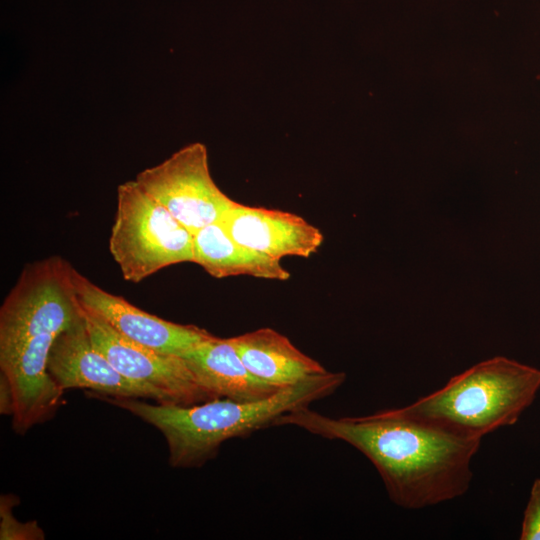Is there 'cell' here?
Returning <instances> with one entry per match:
<instances>
[{
	"instance_id": "obj_12",
	"label": "cell",
	"mask_w": 540,
	"mask_h": 540,
	"mask_svg": "<svg viewBox=\"0 0 540 540\" xmlns=\"http://www.w3.org/2000/svg\"><path fill=\"white\" fill-rule=\"evenodd\" d=\"M231 339L247 369L272 385L288 387L328 372L272 328H259Z\"/></svg>"
},
{
	"instance_id": "obj_1",
	"label": "cell",
	"mask_w": 540,
	"mask_h": 540,
	"mask_svg": "<svg viewBox=\"0 0 540 540\" xmlns=\"http://www.w3.org/2000/svg\"><path fill=\"white\" fill-rule=\"evenodd\" d=\"M292 425L360 451L378 471L390 500L421 509L464 495L481 439L447 433L386 409L366 416L329 417L307 408L281 416Z\"/></svg>"
},
{
	"instance_id": "obj_4",
	"label": "cell",
	"mask_w": 540,
	"mask_h": 540,
	"mask_svg": "<svg viewBox=\"0 0 540 540\" xmlns=\"http://www.w3.org/2000/svg\"><path fill=\"white\" fill-rule=\"evenodd\" d=\"M540 389V369L504 356L481 361L395 411L447 433L481 439L514 425Z\"/></svg>"
},
{
	"instance_id": "obj_7",
	"label": "cell",
	"mask_w": 540,
	"mask_h": 540,
	"mask_svg": "<svg viewBox=\"0 0 540 540\" xmlns=\"http://www.w3.org/2000/svg\"><path fill=\"white\" fill-rule=\"evenodd\" d=\"M83 309L92 344L121 374L165 391L176 405L217 399L202 386L181 356L161 353L129 340L98 315Z\"/></svg>"
},
{
	"instance_id": "obj_5",
	"label": "cell",
	"mask_w": 540,
	"mask_h": 540,
	"mask_svg": "<svg viewBox=\"0 0 540 540\" xmlns=\"http://www.w3.org/2000/svg\"><path fill=\"white\" fill-rule=\"evenodd\" d=\"M193 235L135 180L118 186L109 251L124 280L139 283L170 265L194 262Z\"/></svg>"
},
{
	"instance_id": "obj_11",
	"label": "cell",
	"mask_w": 540,
	"mask_h": 540,
	"mask_svg": "<svg viewBox=\"0 0 540 540\" xmlns=\"http://www.w3.org/2000/svg\"><path fill=\"white\" fill-rule=\"evenodd\" d=\"M181 357L202 386L217 398L256 401L284 388L254 376L241 360L231 338L212 335Z\"/></svg>"
},
{
	"instance_id": "obj_9",
	"label": "cell",
	"mask_w": 540,
	"mask_h": 540,
	"mask_svg": "<svg viewBox=\"0 0 540 540\" xmlns=\"http://www.w3.org/2000/svg\"><path fill=\"white\" fill-rule=\"evenodd\" d=\"M73 281L83 308L98 315L129 340L158 352L181 356L212 336L195 325L170 322L145 312L97 286L76 269H73Z\"/></svg>"
},
{
	"instance_id": "obj_13",
	"label": "cell",
	"mask_w": 540,
	"mask_h": 540,
	"mask_svg": "<svg viewBox=\"0 0 540 540\" xmlns=\"http://www.w3.org/2000/svg\"><path fill=\"white\" fill-rule=\"evenodd\" d=\"M194 262L215 278L248 275L285 281L290 273L280 259L264 255L236 242L218 222L193 235Z\"/></svg>"
},
{
	"instance_id": "obj_10",
	"label": "cell",
	"mask_w": 540,
	"mask_h": 540,
	"mask_svg": "<svg viewBox=\"0 0 540 540\" xmlns=\"http://www.w3.org/2000/svg\"><path fill=\"white\" fill-rule=\"evenodd\" d=\"M239 244L277 259L308 258L321 246V231L294 213L235 202L219 221Z\"/></svg>"
},
{
	"instance_id": "obj_6",
	"label": "cell",
	"mask_w": 540,
	"mask_h": 540,
	"mask_svg": "<svg viewBox=\"0 0 540 540\" xmlns=\"http://www.w3.org/2000/svg\"><path fill=\"white\" fill-rule=\"evenodd\" d=\"M192 233L220 221L235 204L214 182L203 143H190L134 179Z\"/></svg>"
},
{
	"instance_id": "obj_14",
	"label": "cell",
	"mask_w": 540,
	"mask_h": 540,
	"mask_svg": "<svg viewBox=\"0 0 540 540\" xmlns=\"http://www.w3.org/2000/svg\"><path fill=\"white\" fill-rule=\"evenodd\" d=\"M520 540H540V478L534 480L524 510Z\"/></svg>"
},
{
	"instance_id": "obj_8",
	"label": "cell",
	"mask_w": 540,
	"mask_h": 540,
	"mask_svg": "<svg viewBox=\"0 0 540 540\" xmlns=\"http://www.w3.org/2000/svg\"><path fill=\"white\" fill-rule=\"evenodd\" d=\"M48 372L63 391L84 388L101 395L175 404L165 391L121 374L92 344L84 316L55 340L48 359Z\"/></svg>"
},
{
	"instance_id": "obj_2",
	"label": "cell",
	"mask_w": 540,
	"mask_h": 540,
	"mask_svg": "<svg viewBox=\"0 0 540 540\" xmlns=\"http://www.w3.org/2000/svg\"><path fill=\"white\" fill-rule=\"evenodd\" d=\"M84 316L73 267L59 256L27 264L0 308L1 380L12 396L18 434L53 417L61 390L48 372L57 337Z\"/></svg>"
},
{
	"instance_id": "obj_3",
	"label": "cell",
	"mask_w": 540,
	"mask_h": 540,
	"mask_svg": "<svg viewBox=\"0 0 540 540\" xmlns=\"http://www.w3.org/2000/svg\"><path fill=\"white\" fill-rule=\"evenodd\" d=\"M345 380V373L328 371L284 387L262 400L217 398L189 406L151 404L140 398L97 393L93 396L157 428L166 439L172 467L196 468L213 459L227 440L276 426L281 416L332 395Z\"/></svg>"
}]
</instances>
